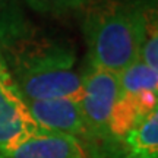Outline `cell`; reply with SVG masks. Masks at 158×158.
<instances>
[{
	"instance_id": "6da1fadb",
	"label": "cell",
	"mask_w": 158,
	"mask_h": 158,
	"mask_svg": "<svg viewBox=\"0 0 158 158\" xmlns=\"http://www.w3.org/2000/svg\"><path fill=\"white\" fill-rule=\"evenodd\" d=\"M2 54L25 101L82 100V78L70 44L34 37Z\"/></svg>"
},
{
	"instance_id": "7a4b0ae2",
	"label": "cell",
	"mask_w": 158,
	"mask_h": 158,
	"mask_svg": "<svg viewBox=\"0 0 158 158\" xmlns=\"http://www.w3.org/2000/svg\"><path fill=\"white\" fill-rule=\"evenodd\" d=\"M145 9L147 0H91L82 18L88 63L118 73L139 60Z\"/></svg>"
},
{
	"instance_id": "3957f363",
	"label": "cell",
	"mask_w": 158,
	"mask_h": 158,
	"mask_svg": "<svg viewBox=\"0 0 158 158\" xmlns=\"http://www.w3.org/2000/svg\"><path fill=\"white\" fill-rule=\"evenodd\" d=\"M81 107L89 145V158H122V147L110 133V118L118 94V73L88 63L81 72Z\"/></svg>"
},
{
	"instance_id": "277c9868",
	"label": "cell",
	"mask_w": 158,
	"mask_h": 158,
	"mask_svg": "<svg viewBox=\"0 0 158 158\" xmlns=\"http://www.w3.org/2000/svg\"><path fill=\"white\" fill-rule=\"evenodd\" d=\"M48 133L37 124L0 50V155L31 138Z\"/></svg>"
},
{
	"instance_id": "5b68a950",
	"label": "cell",
	"mask_w": 158,
	"mask_h": 158,
	"mask_svg": "<svg viewBox=\"0 0 158 158\" xmlns=\"http://www.w3.org/2000/svg\"><path fill=\"white\" fill-rule=\"evenodd\" d=\"M29 113L37 124L54 133L70 136L88 149L89 138L85 126L81 101L75 100H47L27 101Z\"/></svg>"
},
{
	"instance_id": "8992f818",
	"label": "cell",
	"mask_w": 158,
	"mask_h": 158,
	"mask_svg": "<svg viewBox=\"0 0 158 158\" xmlns=\"http://www.w3.org/2000/svg\"><path fill=\"white\" fill-rule=\"evenodd\" d=\"M158 94L142 89H118L114 102L110 133L116 143L122 147V141L126 133L139 124L148 114L157 107Z\"/></svg>"
},
{
	"instance_id": "52a82bcc",
	"label": "cell",
	"mask_w": 158,
	"mask_h": 158,
	"mask_svg": "<svg viewBox=\"0 0 158 158\" xmlns=\"http://www.w3.org/2000/svg\"><path fill=\"white\" fill-rule=\"evenodd\" d=\"M0 158H89L84 147L70 136L48 132L31 138Z\"/></svg>"
},
{
	"instance_id": "ba28073f",
	"label": "cell",
	"mask_w": 158,
	"mask_h": 158,
	"mask_svg": "<svg viewBox=\"0 0 158 158\" xmlns=\"http://www.w3.org/2000/svg\"><path fill=\"white\" fill-rule=\"evenodd\" d=\"M122 158H158V104L122 141Z\"/></svg>"
},
{
	"instance_id": "9c48e42d",
	"label": "cell",
	"mask_w": 158,
	"mask_h": 158,
	"mask_svg": "<svg viewBox=\"0 0 158 158\" xmlns=\"http://www.w3.org/2000/svg\"><path fill=\"white\" fill-rule=\"evenodd\" d=\"M35 28L19 0H0V50H7L25 40L34 38Z\"/></svg>"
},
{
	"instance_id": "30bf717a",
	"label": "cell",
	"mask_w": 158,
	"mask_h": 158,
	"mask_svg": "<svg viewBox=\"0 0 158 158\" xmlns=\"http://www.w3.org/2000/svg\"><path fill=\"white\" fill-rule=\"evenodd\" d=\"M118 89H142L158 94V70L139 59L118 72Z\"/></svg>"
},
{
	"instance_id": "8fae6325",
	"label": "cell",
	"mask_w": 158,
	"mask_h": 158,
	"mask_svg": "<svg viewBox=\"0 0 158 158\" xmlns=\"http://www.w3.org/2000/svg\"><path fill=\"white\" fill-rule=\"evenodd\" d=\"M141 59L158 70V0H147L145 38Z\"/></svg>"
},
{
	"instance_id": "7c38bea8",
	"label": "cell",
	"mask_w": 158,
	"mask_h": 158,
	"mask_svg": "<svg viewBox=\"0 0 158 158\" xmlns=\"http://www.w3.org/2000/svg\"><path fill=\"white\" fill-rule=\"evenodd\" d=\"M29 9L41 15L64 16L76 10H82L91 0H22Z\"/></svg>"
}]
</instances>
